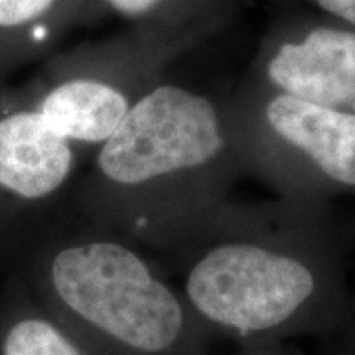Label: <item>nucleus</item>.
Here are the masks:
<instances>
[{
  "label": "nucleus",
  "instance_id": "1",
  "mask_svg": "<svg viewBox=\"0 0 355 355\" xmlns=\"http://www.w3.org/2000/svg\"><path fill=\"white\" fill-rule=\"evenodd\" d=\"M50 279L71 313L133 350L165 352L183 331V308L173 291L119 243L63 248L51 261Z\"/></svg>",
  "mask_w": 355,
  "mask_h": 355
},
{
  "label": "nucleus",
  "instance_id": "2",
  "mask_svg": "<svg viewBox=\"0 0 355 355\" xmlns=\"http://www.w3.org/2000/svg\"><path fill=\"white\" fill-rule=\"evenodd\" d=\"M316 282L303 261L250 243L207 252L186 279V293L209 321L241 332L277 327L313 296Z\"/></svg>",
  "mask_w": 355,
  "mask_h": 355
},
{
  "label": "nucleus",
  "instance_id": "3",
  "mask_svg": "<svg viewBox=\"0 0 355 355\" xmlns=\"http://www.w3.org/2000/svg\"><path fill=\"white\" fill-rule=\"evenodd\" d=\"M216 109L181 87L163 86L123 117L99 153L102 173L121 184H140L196 168L220 152Z\"/></svg>",
  "mask_w": 355,
  "mask_h": 355
},
{
  "label": "nucleus",
  "instance_id": "4",
  "mask_svg": "<svg viewBox=\"0 0 355 355\" xmlns=\"http://www.w3.org/2000/svg\"><path fill=\"white\" fill-rule=\"evenodd\" d=\"M268 74L293 97L326 107L344 104L355 97V35L313 30L303 43L279 46Z\"/></svg>",
  "mask_w": 355,
  "mask_h": 355
},
{
  "label": "nucleus",
  "instance_id": "5",
  "mask_svg": "<svg viewBox=\"0 0 355 355\" xmlns=\"http://www.w3.org/2000/svg\"><path fill=\"white\" fill-rule=\"evenodd\" d=\"M73 153L68 139L53 130L40 112L0 121V186L26 199L60 188L69 175Z\"/></svg>",
  "mask_w": 355,
  "mask_h": 355
},
{
  "label": "nucleus",
  "instance_id": "6",
  "mask_svg": "<svg viewBox=\"0 0 355 355\" xmlns=\"http://www.w3.org/2000/svg\"><path fill=\"white\" fill-rule=\"evenodd\" d=\"M266 119L331 180L355 186V115L283 94L270 102Z\"/></svg>",
  "mask_w": 355,
  "mask_h": 355
},
{
  "label": "nucleus",
  "instance_id": "7",
  "mask_svg": "<svg viewBox=\"0 0 355 355\" xmlns=\"http://www.w3.org/2000/svg\"><path fill=\"white\" fill-rule=\"evenodd\" d=\"M128 112L127 99L97 81H69L43 101L40 114L64 139L105 141Z\"/></svg>",
  "mask_w": 355,
  "mask_h": 355
},
{
  "label": "nucleus",
  "instance_id": "8",
  "mask_svg": "<svg viewBox=\"0 0 355 355\" xmlns=\"http://www.w3.org/2000/svg\"><path fill=\"white\" fill-rule=\"evenodd\" d=\"M2 355H84L60 327L44 318L26 316L8 326Z\"/></svg>",
  "mask_w": 355,
  "mask_h": 355
},
{
  "label": "nucleus",
  "instance_id": "9",
  "mask_svg": "<svg viewBox=\"0 0 355 355\" xmlns=\"http://www.w3.org/2000/svg\"><path fill=\"white\" fill-rule=\"evenodd\" d=\"M53 0H0V25L15 26L37 19Z\"/></svg>",
  "mask_w": 355,
  "mask_h": 355
},
{
  "label": "nucleus",
  "instance_id": "10",
  "mask_svg": "<svg viewBox=\"0 0 355 355\" xmlns=\"http://www.w3.org/2000/svg\"><path fill=\"white\" fill-rule=\"evenodd\" d=\"M318 3L327 12L355 25V0H318Z\"/></svg>",
  "mask_w": 355,
  "mask_h": 355
},
{
  "label": "nucleus",
  "instance_id": "11",
  "mask_svg": "<svg viewBox=\"0 0 355 355\" xmlns=\"http://www.w3.org/2000/svg\"><path fill=\"white\" fill-rule=\"evenodd\" d=\"M110 6L127 15H139L152 8L158 0H109Z\"/></svg>",
  "mask_w": 355,
  "mask_h": 355
}]
</instances>
